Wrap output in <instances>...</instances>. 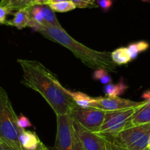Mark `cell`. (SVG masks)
Listing matches in <instances>:
<instances>
[{
    "label": "cell",
    "mask_w": 150,
    "mask_h": 150,
    "mask_svg": "<svg viewBox=\"0 0 150 150\" xmlns=\"http://www.w3.org/2000/svg\"><path fill=\"white\" fill-rule=\"evenodd\" d=\"M50 0H27L26 8L34 6V5H47Z\"/></svg>",
    "instance_id": "cell-25"
},
{
    "label": "cell",
    "mask_w": 150,
    "mask_h": 150,
    "mask_svg": "<svg viewBox=\"0 0 150 150\" xmlns=\"http://www.w3.org/2000/svg\"><path fill=\"white\" fill-rule=\"evenodd\" d=\"M66 92L67 94L71 97L74 102L77 106L83 108H91L92 102L94 100V98L91 97L86 93L80 91H71L66 88Z\"/></svg>",
    "instance_id": "cell-13"
},
{
    "label": "cell",
    "mask_w": 150,
    "mask_h": 150,
    "mask_svg": "<svg viewBox=\"0 0 150 150\" xmlns=\"http://www.w3.org/2000/svg\"><path fill=\"white\" fill-rule=\"evenodd\" d=\"M76 8H97L98 5H95L96 0H71Z\"/></svg>",
    "instance_id": "cell-21"
},
{
    "label": "cell",
    "mask_w": 150,
    "mask_h": 150,
    "mask_svg": "<svg viewBox=\"0 0 150 150\" xmlns=\"http://www.w3.org/2000/svg\"><path fill=\"white\" fill-rule=\"evenodd\" d=\"M110 54L112 60L117 66L127 64L132 60L127 47H120L116 49L113 52H110Z\"/></svg>",
    "instance_id": "cell-16"
},
{
    "label": "cell",
    "mask_w": 150,
    "mask_h": 150,
    "mask_svg": "<svg viewBox=\"0 0 150 150\" xmlns=\"http://www.w3.org/2000/svg\"><path fill=\"white\" fill-rule=\"evenodd\" d=\"M147 103L146 101L142 102H135L130 99H123L119 96L117 97H99L94 98L91 108L100 110L105 112H112V111L125 110L137 108L142 107Z\"/></svg>",
    "instance_id": "cell-8"
},
{
    "label": "cell",
    "mask_w": 150,
    "mask_h": 150,
    "mask_svg": "<svg viewBox=\"0 0 150 150\" xmlns=\"http://www.w3.org/2000/svg\"><path fill=\"white\" fill-rule=\"evenodd\" d=\"M11 12H12V11H11L9 8L0 5V24H6L7 16H8V15H9Z\"/></svg>",
    "instance_id": "cell-23"
},
{
    "label": "cell",
    "mask_w": 150,
    "mask_h": 150,
    "mask_svg": "<svg viewBox=\"0 0 150 150\" xmlns=\"http://www.w3.org/2000/svg\"><path fill=\"white\" fill-rule=\"evenodd\" d=\"M93 79L94 80H99L105 85L109 84L112 82V78L108 74V71L103 69H96L93 74Z\"/></svg>",
    "instance_id": "cell-20"
},
{
    "label": "cell",
    "mask_w": 150,
    "mask_h": 150,
    "mask_svg": "<svg viewBox=\"0 0 150 150\" xmlns=\"http://www.w3.org/2000/svg\"><path fill=\"white\" fill-rule=\"evenodd\" d=\"M27 0H2L0 2L1 6L6 7L11 11L26 8Z\"/></svg>",
    "instance_id": "cell-19"
},
{
    "label": "cell",
    "mask_w": 150,
    "mask_h": 150,
    "mask_svg": "<svg viewBox=\"0 0 150 150\" xmlns=\"http://www.w3.org/2000/svg\"><path fill=\"white\" fill-rule=\"evenodd\" d=\"M150 123V103L138 108L130 119L131 127L140 126Z\"/></svg>",
    "instance_id": "cell-12"
},
{
    "label": "cell",
    "mask_w": 150,
    "mask_h": 150,
    "mask_svg": "<svg viewBox=\"0 0 150 150\" xmlns=\"http://www.w3.org/2000/svg\"><path fill=\"white\" fill-rule=\"evenodd\" d=\"M2 146H3V150H13L11 147L8 146L7 144H5V143H2Z\"/></svg>",
    "instance_id": "cell-30"
},
{
    "label": "cell",
    "mask_w": 150,
    "mask_h": 150,
    "mask_svg": "<svg viewBox=\"0 0 150 150\" xmlns=\"http://www.w3.org/2000/svg\"><path fill=\"white\" fill-rule=\"evenodd\" d=\"M17 125L21 129H26V128L31 127H32V124L30 122V119L22 114L20 116V117H18V119H17Z\"/></svg>",
    "instance_id": "cell-22"
},
{
    "label": "cell",
    "mask_w": 150,
    "mask_h": 150,
    "mask_svg": "<svg viewBox=\"0 0 150 150\" xmlns=\"http://www.w3.org/2000/svg\"><path fill=\"white\" fill-rule=\"evenodd\" d=\"M40 8L42 12L43 17H44L45 27H53L57 28H63L60 25V22L56 18L54 11L50 8L48 5H40Z\"/></svg>",
    "instance_id": "cell-14"
},
{
    "label": "cell",
    "mask_w": 150,
    "mask_h": 150,
    "mask_svg": "<svg viewBox=\"0 0 150 150\" xmlns=\"http://www.w3.org/2000/svg\"><path fill=\"white\" fill-rule=\"evenodd\" d=\"M40 144H41V150H50V149H49L47 146H46V145H44V144L42 142V141H41Z\"/></svg>",
    "instance_id": "cell-31"
},
{
    "label": "cell",
    "mask_w": 150,
    "mask_h": 150,
    "mask_svg": "<svg viewBox=\"0 0 150 150\" xmlns=\"http://www.w3.org/2000/svg\"><path fill=\"white\" fill-rule=\"evenodd\" d=\"M41 142H40V144H41ZM39 144V145H38V146L37 147V148L35 149H33V150H41V144ZM22 150H25V149H22Z\"/></svg>",
    "instance_id": "cell-32"
},
{
    "label": "cell",
    "mask_w": 150,
    "mask_h": 150,
    "mask_svg": "<svg viewBox=\"0 0 150 150\" xmlns=\"http://www.w3.org/2000/svg\"><path fill=\"white\" fill-rule=\"evenodd\" d=\"M0 150H3V146H2V142L0 140Z\"/></svg>",
    "instance_id": "cell-33"
},
{
    "label": "cell",
    "mask_w": 150,
    "mask_h": 150,
    "mask_svg": "<svg viewBox=\"0 0 150 150\" xmlns=\"http://www.w3.org/2000/svg\"><path fill=\"white\" fill-rule=\"evenodd\" d=\"M105 112L95 108H83L77 105L72 110L71 116L85 128L97 132L103 124Z\"/></svg>",
    "instance_id": "cell-7"
},
{
    "label": "cell",
    "mask_w": 150,
    "mask_h": 150,
    "mask_svg": "<svg viewBox=\"0 0 150 150\" xmlns=\"http://www.w3.org/2000/svg\"><path fill=\"white\" fill-rule=\"evenodd\" d=\"M17 119L8 93L0 87V140L13 150H22Z\"/></svg>",
    "instance_id": "cell-3"
},
{
    "label": "cell",
    "mask_w": 150,
    "mask_h": 150,
    "mask_svg": "<svg viewBox=\"0 0 150 150\" xmlns=\"http://www.w3.org/2000/svg\"><path fill=\"white\" fill-rule=\"evenodd\" d=\"M138 108L106 112L103 124L96 133L104 137H112L130 127V119Z\"/></svg>",
    "instance_id": "cell-5"
},
{
    "label": "cell",
    "mask_w": 150,
    "mask_h": 150,
    "mask_svg": "<svg viewBox=\"0 0 150 150\" xmlns=\"http://www.w3.org/2000/svg\"><path fill=\"white\" fill-rule=\"evenodd\" d=\"M104 137V136H103ZM150 123L131 127L112 137H104L122 150H148Z\"/></svg>",
    "instance_id": "cell-4"
},
{
    "label": "cell",
    "mask_w": 150,
    "mask_h": 150,
    "mask_svg": "<svg viewBox=\"0 0 150 150\" xmlns=\"http://www.w3.org/2000/svg\"><path fill=\"white\" fill-rule=\"evenodd\" d=\"M18 138L21 148L25 150L35 149L41 141L35 132L21 128H19Z\"/></svg>",
    "instance_id": "cell-10"
},
{
    "label": "cell",
    "mask_w": 150,
    "mask_h": 150,
    "mask_svg": "<svg viewBox=\"0 0 150 150\" xmlns=\"http://www.w3.org/2000/svg\"><path fill=\"white\" fill-rule=\"evenodd\" d=\"M65 1H70V0H50L47 5L51 3H56V2H65Z\"/></svg>",
    "instance_id": "cell-29"
},
{
    "label": "cell",
    "mask_w": 150,
    "mask_h": 150,
    "mask_svg": "<svg viewBox=\"0 0 150 150\" xmlns=\"http://www.w3.org/2000/svg\"><path fill=\"white\" fill-rule=\"evenodd\" d=\"M17 62L22 69L21 83L39 93L56 116L71 113L77 105L66 93L55 74L37 60L18 59Z\"/></svg>",
    "instance_id": "cell-1"
},
{
    "label": "cell",
    "mask_w": 150,
    "mask_h": 150,
    "mask_svg": "<svg viewBox=\"0 0 150 150\" xmlns=\"http://www.w3.org/2000/svg\"><path fill=\"white\" fill-rule=\"evenodd\" d=\"M48 5L54 12L58 13L69 12V11H73L75 8H77L71 0L65 1V2H56V3H51L49 4Z\"/></svg>",
    "instance_id": "cell-18"
},
{
    "label": "cell",
    "mask_w": 150,
    "mask_h": 150,
    "mask_svg": "<svg viewBox=\"0 0 150 150\" xmlns=\"http://www.w3.org/2000/svg\"><path fill=\"white\" fill-rule=\"evenodd\" d=\"M147 149L150 150V137H149V143H148V146H147Z\"/></svg>",
    "instance_id": "cell-34"
},
{
    "label": "cell",
    "mask_w": 150,
    "mask_h": 150,
    "mask_svg": "<svg viewBox=\"0 0 150 150\" xmlns=\"http://www.w3.org/2000/svg\"><path fill=\"white\" fill-rule=\"evenodd\" d=\"M74 130L71 114L57 116V135L53 150H73Z\"/></svg>",
    "instance_id": "cell-6"
},
{
    "label": "cell",
    "mask_w": 150,
    "mask_h": 150,
    "mask_svg": "<svg viewBox=\"0 0 150 150\" xmlns=\"http://www.w3.org/2000/svg\"><path fill=\"white\" fill-rule=\"evenodd\" d=\"M30 19L31 18L28 8H21L14 13V16L12 19L7 21L6 24L16 27L18 30H22L25 27H29Z\"/></svg>",
    "instance_id": "cell-11"
},
{
    "label": "cell",
    "mask_w": 150,
    "mask_h": 150,
    "mask_svg": "<svg viewBox=\"0 0 150 150\" xmlns=\"http://www.w3.org/2000/svg\"><path fill=\"white\" fill-rule=\"evenodd\" d=\"M97 5L102 8L104 11H108L112 6V0H96Z\"/></svg>",
    "instance_id": "cell-24"
},
{
    "label": "cell",
    "mask_w": 150,
    "mask_h": 150,
    "mask_svg": "<svg viewBox=\"0 0 150 150\" xmlns=\"http://www.w3.org/2000/svg\"><path fill=\"white\" fill-rule=\"evenodd\" d=\"M35 31L50 41L66 47L86 66L96 70L103 69L108 72H117L118 66L112 60L110 52L96 51L89 48L69 35L63 28L41 25Z\"/></svg>",
    "instance_id": "cell-2"
},
{
    "label": "cell",
    "mask_w": 150,
    "mask_h": 150,
    "mask_svg": "<svg viewBox=\"0 0 150 150\" xmlns=\"http://www.w3.org/2000/svg\"><path fill=\"white\" fill-rule=\"evenodd\" d=\"M142 98L144 99V101L150 103V90L144 91V93L142 95Z\"/></svg>",
    "instance_id": "cell-28"
},
{
    "label": "cell",
    "mask_w": 150,
    "mask_h": 150,
    "mask_svg": "<svg viewBox=\"0 0 150 150\" xmlns=\"http://www.w3.org/2000/svg\"><path fill=\"white\" fill-rule=\"evenodd\" d=\"M128 86L123 81V79H121L117 84L109 83L107 84L104 88V92L105 95L109 97H117L123 94L125 91L127 89Z\"/></svg>",
    "instance_id": "cell-15"
},
{
    "label": "cell",
    "mask_w": 150,
    "mask_h": 150,
    "mask_svg": "<svg viewBox=\"0 0 150 150\" xmlns=\"http://www.w3.org/2000/svg\"><path fill=\"white\" fill-rule=\"evenodd\" d=\"M117 147H118V146H117ZM118 149H119V150H122V149H120V148H119V147H118Z\"/></svg>",
    "instance_id": "cell-35"
},
{
    "label": "cell",
    "mask_w": 150,
    "mask_h": 150,
    "mask_svg": "<svg viewBox=\"0 0 150 150\" xmlns=\"http://www.w3.org/2000/svg\"><path fill=\"white\" fill-rule=\"evenodd\" d=\"M105 138V142H106L107 150H119L118 149V147L116 146L115 145V144H113L112 141H110L109 139H107V138Z\"/></svg>",
    "instance_id": "cell-27"
},
{
    "label": "cell",
    "mask_w": 150,
    "mask_h": 150,
    "mask_svg": "<svg viewBox=\"0 0 150 150\" xmlns=\"http://www.w3.org/2000/svg\"><path fill=\"white\" fill-rule=\"evenodd\" d=\"M72 119L75 135L85 150H107L106 142L102 135L88 130L73 118Z\"/></svg>",
    "instance_id": "cell-9"
},
{
    "label": "cell",
    "mask_w": 150,
    "mask_h": 150,
    "mask_svg": "<svg viewBox=\"0 0 150 150\" xmlns=\"http://www.w3.org/2000/svg\"><path fill=\"white\" fill-rule=\"evenodd\" d=\"M149 47V45L148 43L144 41H141L129 44L127 48L131 60H134L138 57L139 53L148 50Z\"/></svg>",
    "instance_id": "cell-17"
},
{
    "label": "cell",
    "mask_w": 150,
    "mask_h": 150,
    "mask_svg": "<svg viewBox=\"0 0 150 150\" xmlns=\"http://www.w3.org/2000/svg\"><path fill=\"white\" fill-rule=\"evenodd\" d=\"M73 150H85L84 148L82 146L81 143L80 142L77 137L76 136L74 133V144H73Z\"/></svg>",
    "instance_id": "cell-26"
}]
</instances>
